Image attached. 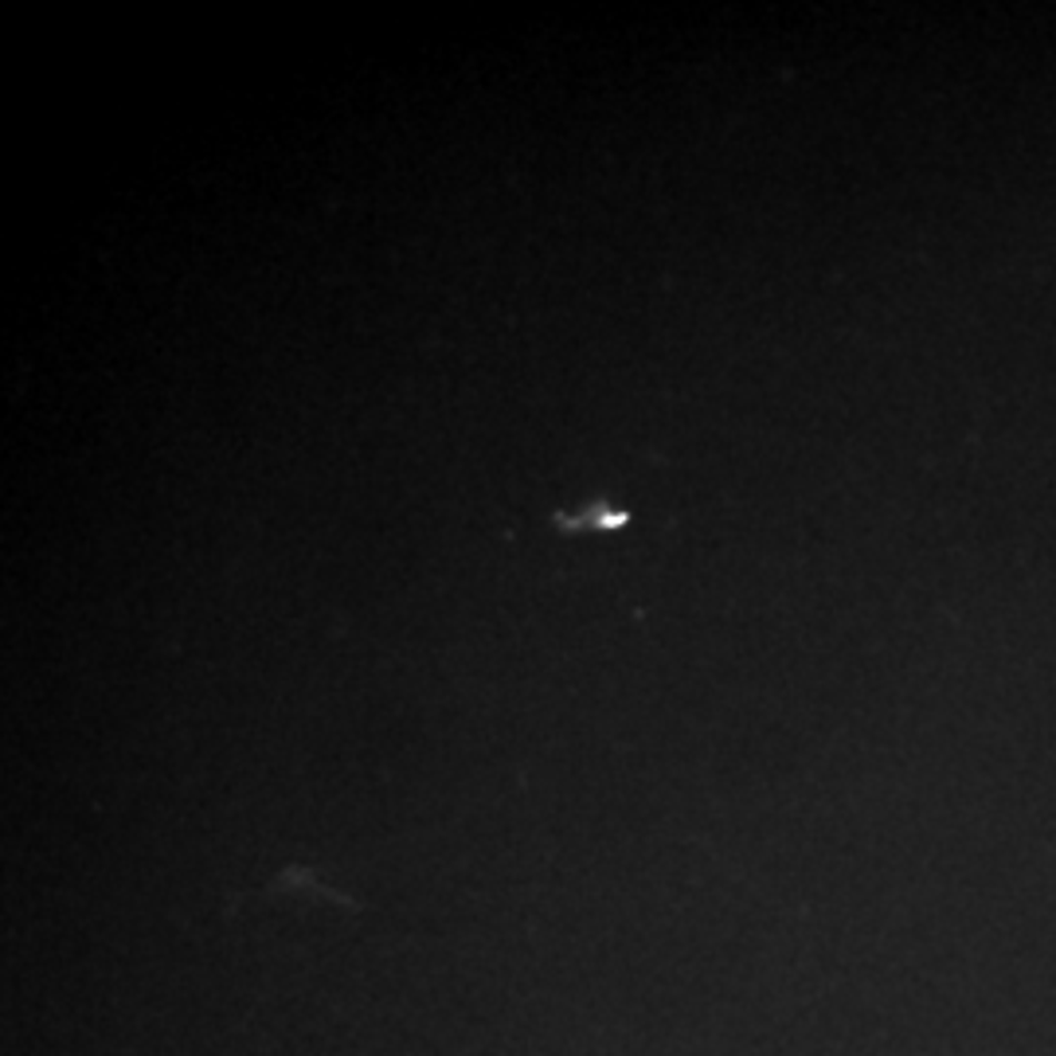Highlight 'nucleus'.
<instances>
[{"label": "nucleus", "instance_id": "f257e3e1", "mask_svg": "<svg viewBox=\"0 0 1056 1056\" xmlns=\"http://www.w3.org/2000/svg\"><path fill=\"white\" fill-rule=\"evenodd\" d=\"M552 520H556V528H563V532H591V528L611 532V528L627 525V512L611 509L607 501H595V505H583L579 512H556Z\"/></svg>", "mask_w": 1056, "mask_h": 1056}]
</instances>
